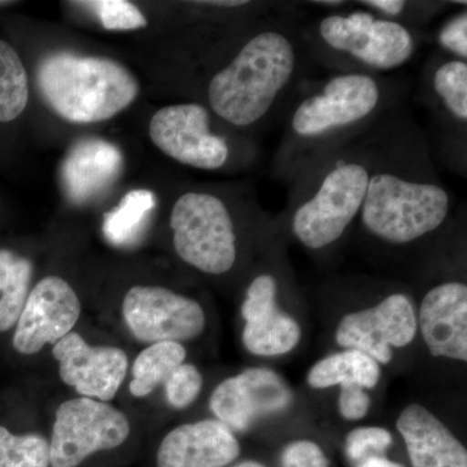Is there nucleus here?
Wrapping results in <instances>:
<instances>
[{"label":"nucleus","mask_w":467,"mask_h":467,"mask_svg":"<svg viewBox=\"0 0 467 467\" xmlns=\"http://www.w3.org/2000/svg\"><path fill=\"white\" fill-rule=\"evenodd\" d=\"M368 150L370 177L358 216L365 230L393 245L438 232L453 202L418 135L409 129H389L368 143Z\"/></svg>","instance_id":"obj_1"},{"label":"nucleus","mask_w":467,"mask_h":467,"mask_svg":"<svg viewBox=\"0 0 467 467\" xmlns=\"http://www.w3.org/2000/svg\"><path fill=\"white\" fill-rule=\"evenodd\" d=\"M387 90L371 73L343 72L304 97L292 110L279 171L294 180L325 153L339 149L376 119Z\"/></svg>","instance_id":"obj_2"},{"label":"nucleus","mask_w":467,"mask_h":467,"mask_svg":"<svg viewBox=\"0 0 467 467\" xmlns=\"http://www.w3.org/2000/svg\"><path fill=\"white\" fill-rule=\"evenodd\" d=\"M296 36L278 23H263L208 85L209 109L238 129L256 126L275 110L299 72Z\"/></svg>","instance_id":"obj_3"},{"label":"nucleus","mask_w":467,"mask_h":467,"mask_svg":"<svg viewBox=\"0 0 467 467\" xmlns=\"http://www.w3.org/2000/svg\"><path fill=\"white\" fill-rule=\"evenodd\" d=\"M368 177V144H344L315 160L294 178L292 235L310 251L335 244L359 216Z\"/></svg>","instance_id":"obj_4"},{"label":"nucleus","mask_w":467,"mask_h":467,"mask_svg":"<svg viewBox=\"0 0 467 467\" xmlns=\"http://www.w3.org/2000/svg\"><path fill=\"white\" fill-rule=\"evenodd\" d=\"M36 82L46 104L76 124L112 119L140 94L137 78L119 61L67 51L43 57Z\"/></svg>","instance_id":"obj_5"},{"label":"nucleus","mask_w":467,"mask_h":467,"mask_svg":"<svg viewBox=\"0 0 467 467\" xmlns=\"http://www.w3.org/2000/svg\"><path fill=\"white\" fill-rule=\"evenodd\" d=\"M315 34L324 54L346 58L352 72L396 69L407 64L417 50L416 36L408 26L370 11L326 15Z\"/></svg>","instance_id":"obj_6"},{"label":"nucleus","mask_w":467,"mask_h":467,"mask_svg":"<svg viewBox=\"0 0 467 467\" xmlns=\"http://www.w3.org/2000/svg\"><path fill=\"white\" fill-rule=\"evenodd\" d=\"M174 250L199 272L211 275L229 273L238 257V238L232 211L216 193L184 192L171 214Z\"/></svg>","instance_id":"obj_7"},{"label":"nucleus","mask_w":467,"mask_h":467,"mask_svg":"<svg viewBox=\"0 0 467 467\" xmlns=\"http://www.w3.org/2000/svg\"><path fill=\"white\" fill-rule=\"evenodd\" d=\"M129 434L128 418L107 402L88 398L64 401L52 427L51 466H79L97 451L124 444Z\"/></svg>","instance_id":"obj_8"},{"label":"nucleus","mask_w":467,"mask_h":467,"mask_svg":"<svg viewBox=\"0 0 467 467\" xmlns=\"http://www.w3.org/2000/svg\"><path fill=\"white\" fill-rule=\"evenodd\" d=\"M149 133L162 153L187 167L218 171L232 156L229 142L214 133L211 113L202 104H174L159 109L150 119Z\"/></svg>","instance_id":"obj_9"},{"label":"nucleus","mask_w":467,"mask_h":467,"mask_svg":"<svg viewBox=\"0 0 467 467\" xmlns=\"http://www.w3.org/2000/svg\"><path fill=\"white\" fill-rule=\"evenodd\" d=\"M122 316L142 343L186 342L204 331L205 313L198 301L159 285H134L125 295Z\"/></svg>","instance_id":"obj_10"},{"label":"nucleus","mask_w":467,"mask_h":467,"mask_svg":"<svg viewBox=\"0 0 467 467\" xmlns=\"http://www.w3.org/2000/svg\"><path fill=\"white\" fill-rule=\"evenodd\" d=\"M417 318L413 304L402 294L384 297L373 308L344 316L337 330V342L343 348L356 349L389 364L392 347L402 348L413 342Z\"/></svg>","instance_id":"obj_11"},{"label":"nucleus","mask_w":467,"mask_h":467,"mask_svg":"<svg viewBox=\"0 0 467 467\" xmlns=\"http://www.w3.org/2000/svg\"><path fill=\"white\" fill-rule=\"evenodd\" d=\"M81 301L72 285L57 275L41 279L29 292L15 326V349L32 356L63 339L81 317Z\"/></svg>","instance_id":"obj_12"},{"label":"nucleus","mask_w":467,"mask_h":467,"mask_svg":"<svg viewBox=\"0 0 467 467\" xmlns=\"http://www.w3.org/2000/svg\"><path fill=\"white\" fill-rule=\"evenodd\" d=\"M292 401L294 393L284 378L270 368H254L218 384L209 407L232 431H247L257 420L281 413Z\"/></svg>","instance_id":"obj_13"},{"label":"nucleus","mask_w":467,"mask_h":467,"mask_svg":"<svg viewBox=\"0 0 467 467\" xmlns=\"http://www.w3.org/2000/svg\"><path fill=\"white\" fill-rule=\"evenodd\" d=\"M58 376L81 398L110 401L128 374L129 359L117 347H92L78 333H69L52 346Z\"/></svg>","instance_id":"obj_14"},{"label":"nucleus","mask_w":467,"mask_h":467,"mask_svg":"<svg viewBox=\"0 0 467 467\" xmlns=\"http://www.w3.org/2000/svg\"><path fill=\"white\" fill-rule=\"evenodd\" d=\"M278 282L270 273L252 279L243 301V343L256 356H278L299 344L300 326L276 306Z\"/></svg>","instance_id":"obj_15"},{"label":"nucleus","mask_w":467,"mask_h":467,"mask_svg":"<svg viewBox=\"0 0 467 467\" xmlns=\"http://www.w3.org/2000/svg\"><path fill=\"white\" fill-rule=\"evenodd\" d=\"M420 327L432 356L467 361V285L444 282L427 292Z\"/></svg>","instance_id":"obj_16"},{"label":"nucleus","mask_w":467,"mask_h":467,"mask_svg":"<svg viewBox=\"0 0 467 467\" xmlns=\"http://www.w3.org/2000/svg\"><path fill=\"white\" fill-rule=\"evenodd\" d=\"M241 445L217 420L175 427L160 444L158 467H223L238 459Z\"/></svg>","instance_id":"obj_17"},{"label":"nucleus","mask_w":467,"mask_h":467,"mask_svg":"<svg viewBox=\"0 0 467 467\" xmlns=\"http://www.w3.org/2000/svg\"><path fill=\"white\" fill-rule=\"evenodd\" d=\"M121 150L115 144L88 138L73 144L61 167V182L73 204L94 201L115 183L121 173Z\"/></svg>","instance_id":"obj_18"},{"label":"nucleus","mask_w":467,"mask_h":467,"mask_svg":"<svg viewBox=\"0 0 467 467\" xmlns=\"http://www.w3.org/2000/svg\"><path fill=\"white\" fill-rule=\"evenodd\" d=\"M413 467H467V451L447 426L420 404L401 411L396 423Z\"/></svg>","instance_id":"obj_19"},{"label":"nucleus","mask_w":467,"mask_h":467,"mask_svg":"<svg viewBox=\"0 0 467 467\" xmlns=\"http://www.w3.org/2000/svg\"><path fill=\"white\" fill-rule=\"evenodd\" d=\"M429 99L451 138L462 140L467 125V63L456 57L436 58L427 72Z\"/></svg>","instance_id":"obj_20"},{"label":"nucleus","mask_w":467,"mask_h":467,"mask_svg":"<svg viewBox=\"0 0 467 467\" xmlns=\"http://www.w3.org/2000/svg\"><path fill=\"white\" fill-rule=\"evenodd\" d=\"M379 364L356 349L335 353L318 361L308 374L313 389H324L337 384H358L362 389H374L379 382Z\"/></svg>","instance_id":"obj_21"},{"label":"nucleus","mask_w":467,"mask_h":467,"mask_svg":"<svg viewBox=\"0 0 467 467\" xmlns=\"http://www.w3.org/2000/svg\"><path fill=\"white\" fill-rule=\"evenodd\" d=\"M155 207L156 196L150 190L126 193L119 204L104 216L103 233L107 241L117 247L134 244L149 225Z\"/></svg>","instance_id":"obj_22"},{"label":"nucleus","mask_w":467,"mask_h":467,"mask_svg":"<svg viewBox=\"0 0 467 467\" xmlns=\"http://www.w3.org/2000/svg\"><path fill=\"white\" fill-rule=\"evenodd\" d=\"M33 276V264L9 250H0V333L16 326Z\"/></svg>","instance_id":"obj_23"},{"label":"nucleus","mask_w":467,"mask_h":467,"mask_svg":"<svg viewBox=\"0 0 467 467\" xmlns=\"http://www.w3.org/2000/svg\"><path fill=\"white\" fill-rule=\"evenodd\" d=\"M186 349L181 343L150 344L138 355L133 365V380L129 386L135 398H146L159 384L167 382L175 368L182 365Z\"/></svg>","instance_id":"obj_24"},{"label":"nucleus","mask_w":467,"mask_h":467,"mask_svg":"<svg viewBox=\"0 0 467 467\" xmlns=\"http://www.w3.org/2000/svg\"><path fill=\"white\" fill-rule=\"evenodd\" d=\"M29 79L20 55L0 39V122H11L26 110Z\"/></svg>","instance_id":"obj_25"},{"label":"nucleus","mask_w":467,"mask_h":467,"mask_svg":"<svg viewBox=\"0 0 467 467\" xmlns=\"http://www.w3.org/2000/svg\"><path fill=\"white\" fill-rule=\"evenodd\" d=\"M50 466V441L41 435H15L0 426V467Z\"/></svg>","instance_id":"obj_26"},{"label":"nucleus","mask_w":467,"mask_h":467,"mask_svg":"<svg viewBox=\"0 0 467 467\" xmlns=\"http://www.w3.org/2000/svg\"><path fill=\"white\" fill-rule=\"evenodd\" d=\"M92 9L99 18L104 29L113 32H126V30L142 29L147 26V18L140 9L133 3L126 0H98V2H82Z\"/></svg>","instance_id":"obj_27"},{"label":"nucleus","mask_w":467,"mask_h":467,"mask_svg":"<svg viewBox=\"0 0 467 467\" xmlns=\"http://www.w3.org/2000/svg\"><path fill=\"white\" fill-rule=\"evenodd\" d=\"M164 386L169 405L175 409L187 408L202 391V373L198 368L183 362L171 374Z\"/></svg>","instance_id":"obj_28"},{"label":"nucleus","mask_w":467,"mask_h":467,"mask_svg":"<svg viewBox=\"0 0 467 467\" xmlns=\"http://www.w3.org/2000/svg\"><path fill=\"white\" fill-rule=\"evenodd\" d=\"M392 435L382 427H358L347 436L346 450L349 459H365L371 451H383L391 445Z\"/></svg>","instance_id":"obj_29"},{"label":"nucleus","mask_w":467,"mask_h":467,"mask_svg":"<svg viewBox=\"0 0 467 467\" xmlns=\"http://www.w3.org/2000/svg\"><path fill=\"white\" fill-rule=\"evenodd\" d=\"M439 46L451 57L467 60V12L451 16L439 30Z\"/></svg>","instance_id":"obj_30"},{"label":"nucleus","mask_w":467,"mask_h":467,"mask_svg":"<svg viewBox=\"0 0 467 467\" xmlns=\"http://www.w3.org/2000/svg\"><path fill=\"white\" fill-rule=\"evenodd\" d=\"M282 467H328V460L316 442L297 441L285 448Z\"/></svg>","instance_id":"obj_31"},{"label":"nucleus","mask_w":467,"mask_h":467,"mask_svg":"<svg viewBox=\"0 0 467 467\" xmlns=\"http://www.w3.org/2000/svg\"><path fill=\"white\" fill-rule=\"evenodd\" d=\"M358 5H364L377 16L396 21L404 26H407V21H411V16H420L418 11H420V5H422L420 3H409L404 0H368V2H359Z\"/></svg>","instance_id":"obj_32"},{"label":"nucleus","mask_w":467,"mask_h":467,"mask_svg":"<svg viewBox=\"0 0 467 467\" xmlns=\"http://www.w3.org/2000/svg\"><path fill=\"white\" fill-rule=\"evenodd\" d=\"M370 396L358 384H342L339 395V411L346 420H358L367 416Z\"/></svg>","instance_id":"obj_33"},{"label":"nucleus","mask_w":467,"mask_h":467,"mask_svg":"<svg viewBox=\"0 0 467 467\" xmlns=\"http://www.w3.org/2000/svg\"><path fill=\"white\" fill-rule=\"evenodd\" d=\"M358 467H404L400 463L393 462L379 456H370L362 461Z\"/></svg>","instance_id":"obj_34"},{"label":"nucleus","mask_w":467,"mask_h":467,"mask_svg":"<svg viewBox=\"0 0 467 467\" xmlns=\"http://www.w3.org/2000/svg\"><path fill=\"white\" fill-rule=\"evenodd\" d=\"M234 467H266L263 463L256 462V461H244V462L238 463Z\"/></svg>","instance_id":"obj_35"},{"label":"nucleus","mask_w":467,"mask_h":467,"mask_svg":"<svg viewBox=\"0 0 467 467\" xmlns=\"http://www.w3.org/2000/svg\"><path fill=\"white\" fill-rule=\"evenodd\" d=\"M12 5V2H5V0H0V7H5V5Z\"/></svg>","instance_id":"obj_36"}]
</instances>
